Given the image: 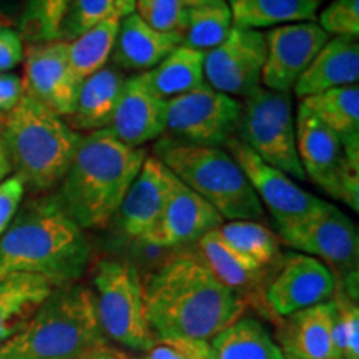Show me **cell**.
Masks as SVG:
<instances>
[{
    "label": "cell",
    "mask_w": 359,
    "mask_h": 359,
    "mask_svg": "<svg viewBox=\"0 0 359 359\" xmlns=\"http://www.w3.org/2000/svg\"><path fill=\"white\" fill-rule=\"evenodd\" d=\"M333 302L336 306L333 343L338 359H359V308L356 299L338 293L333 296Z\"/></svg>",
    "instance_id": "obj_34"
},
{
    "label": "cell",
    "mask_w": 359,
    "mask_h": 359,
    "mask_svg": "<svg viewBox=\"0 0 359 359\" xmlns=\"http://www.w3.org/2000/svg\"><path fill=\"white\" fill-rule=\"evenodd\" d=\"M336 293V276L318 258L293 253L285 259L268 285L264 299L281 318L326 303Z\"/></svg>",
    "instance_id": "obj_14"
},
{
    "label": "cell",
    "mask_w": 359,
    "mask_h": 359,
    "mask_svg": "<svg viewBox=\"0 0 359 359\" xmlns=\"http://www.w3.org/2000/svg\"><path fill=\"white\" fill-rule=\"evenodd\" d=\"M336 306L330 302L306 308L278 327V346L285 359H338L333 343Z\"/></svg>",
    "instance_id": "obj_20"
},
{
    "label": "cell",
    "mask_w": 359,
    "mask_h": 359,
    "mask_svg": "<svg viewBox=\"0 0 359 359\" xmlns=\"http://www.w3.org/2000/svg\"><path fill=\"white\" fill-rule=\"evenodd\" d=\"M226 2H228V4H230V2H231V0H226Z\"/></svg>",
    "instance_id": "obj_47"
},
{
    "label": "cell",
    "mask_w": 359,
    "mask_h": 359,
    "mask_svg": "<svg viewBox=\"0 0 359 359\" xmlns=\"http://www.w3.org/2000/svg\"><path fill=\"white\" fill-rule=\"evenodd\" d=\"M135 4L137 0H114V8H115V15L118 19H123V17L130 15V13L135 12Z\"/></svg>",
    "instance_id": "obj_44"
},
{
    "label": "cell",
    "mask_w": 359,
    "mask_h": 359,
    "mask_svg": "<svg viewBox=\"0 0 359 359\" xmlns=\"http://www.w3.org/2000/svg\"><path fill=\"white\" fill-rule=\"evenodd\" d=\"M241 105L243 111L238 138L268 165L288 177L306 180L296 147V125L290 93L258 88Z\"/></svg>",
    "instance_id": "obj_8"
},
{
    "label": "cell",
    "mask_w": 359,
    "mask_h": 359,
    "mask_svg": "<svg viewBox=\"0 0 359 359\" xmlns=\"http://www.w3.org/2000/svg\"><path fill=\"white\" fill-rule=\"evenodd\" d=\"M92 281L98 323L107 338L145 353L156 336L148 325L143 283L133 264L102 259L93 269Z\"/></svg>",
    "instance_id": "obj_7"
},
{
    "label": "cell",
    "mask_w": 359,
    "mask_h": 359,
    "mask_svg": "<svg viewBox=\"0 0 359 359\" xmlns=\"http://www.w3.org/2000/svg\"><path fill=\"white\" fill-rule=\"evenodd\" d=\"M187 8L195 7H205V6H217V4H223L226 0H180Z\"/></svg>",
    "instance_id": "obj_46"
},
{
    "label": "cell",
    "mask_w": 359,
    "mask_h": 359,
    "mask_svg": "<svg viewBox=\"0 0 359 359\" xmlns=\"http://www.w3.org/2000/svg\"><path fill=\"white\" fill-rule=\"evenodd\" d=\"M24 39L17 30L0 25V74L11 72L24 62Z\"/></svg>",
    "instance_id": "obj_39"
},
{
    "label": "cell",
    "mask_w": 359,
    "mask_h": 359,
    "mask_svg": "<svg viewBox=\"0 0 359 359\" xmlns=\"http://www.w3.org/2000/svg\"><path fill=\"white\" fill-rule=\"evenodd\" d=\"M264 40L266 58L262 83L273 92L288 93L330 40V35L316 22H296L273 27L264 34Z\"/></svg>",
    "instance_id": "obj_13"
},
{
    "label": "cell",
    "mask_w": 359,
    "mask_h": 359,
    "mask_svg": "<svg viewBox=\"0 0 359 359\" xmlns=\"http://www.w3.org/2000/svg\"><path fill=\"white\" fill-rule=\"evenodd\" d=\"M24 90L60 116L75 110L80 83L69 62V42L30 43L24 57Z\"/></svg>",
    "instance_id": "obj_15"
},
{
    "label": "cell",
    "mask_w": 359,
    "mask_h": 359,
    "mask_svg": "<svg viewBox=\"0 0 359 359\" xmlns=\"http://www.w3.org/2000/svg\"><path fill=\"white\" fill-rule=\"evenodd\" d=\"M142 359H193L191 339L156 338Z\"/></svg>",
    "instance_id": "obj_40"
},
{
    "label": "cell",
    "mask_w": 359,
    "mask_h": 359,
    "mask_svg": "<svg viewBox=\"0 0 359 359\" xmlns=\"http://www.w3.org/2000/svg\"><path fill=\"white\" fill-rule=\"evenodd\" d=\"M294 125L296 147L304 177L311 180L331 198L341 200L344 150L339 137L302 105L298 107Z\"/></svg>",
    "instance_id": "obj_17"
},
{
    "label": "cell",
    "mask_w": 359,
    "mask_h": 359,
    "mask_svg": "<svg viewBox=\"0 0 359 359\" xmlns=\"http://www.w3.org/2000/svg\"><path fill=\"white\" fill-rule=\"evenodd\" d=\"M290 248L318 258L346 276L358 275V230L346 213L327 203L302 222L278 230Z\"/></svg>",
    "instance_id": "obj_10"
},
{
    "label": "cell",
    "mask_w": 359,
    "mask_h": 359,
    "mask_svg": "<svg viewBox=\"0 0 359 359\" xmlns=\"http://www.w3.org/2000/svg\"><path fill=\"white\" fill-rule=\"evenodd\" d=\"M145 160L143 148L125 145L107 128L82 135L57 195L83 230L102 228L118 212Z\"/></svg>",
    "instance_id": "obj_3"
},
{
    "label": "cell",
    "mask_w": 359,
    "mask_h": 359,
    "mask_svg": "<svg viewBox=\"0 0 359 359\" xmlns=\"http://www.w3.org/2000/svg\"><path fill=\"white\" fill-rule=\"evenodd\" d=\"M109 346L83 283L57 286L32 320L0 346V359H83Z\"/></svg>",
    "instance_id": "obj_4"
},
{
    "label": "cell",
    "mask_w": 359,
    "mask_h": 359,
    "mask_svg": "<svg viewBox=\"0 0 359 359\" xmlns=\"http://www.w3.org/2000/svg\"><path fill=\"white\" fill-rule=\"evenodd\" d=\"M231 27L233 19L228 2L188 8L182 45L193 50L208 52L226 39Z\"/></svg>",
    "instance_id": "obj_32"
},
{
    "label": "cell",
    "mask_w": 359,
    "mask_h": 359,
    "mask_svg": "<svg viewBox=\"0 0 359 359\" xmlns=\"http://www.w3.org/2000/svg\"><path fill=\"white\" fill-rule=\"evenodd\" d=\"M182 43L183 37L151 29L133 12L120 19L111 55L120 69L143 74L158 65Z\"/></svg>",
    "instance_id": "obj_22"
},
{
    "label": "cell",
    "mask_w": 359,
    "mask_h": 359,
    "mask_svg": "<svg viewBox=\"0 0 359 359\" xmlns=\"http://www.w3.org/2000/svg\"><path fill=\"white\" fill-rule=\"evenodd\" d=\"M12 163L11 158H8L6 143H4V135H2V127H0V183L6 180L8 175H12Z\"/></svg>",
    "instance_id": "obj_42"
},
{
    "label": "cell",
    "mask_w": 359,
    "mask_h": 359,
    "mask_svg": "<svg viewBox=\"0 0 359 359\" xmlns=\"http://www.w3.org/2000/svg\"><path fill=\"white\" fill-rule=\"evenodd\" d=\"M170 175L172 172L156 156H147L116 212L128 238L142 241L158 222L168 196Z\"/></svg>",
    "instance_id": "obj_19"
},
{
    "label": "cell",
    "mask_w": 359,
    "mask_h": 359,
    "mask_svg": "<svg viewBox=\"0 0 359 359\" xmlns=\"http://www.w3.org/2000/svg\"><path fill=\"white\" fill-rule=\"evenodd\" d=\"M118 24V17H111L69 42L70 69L80 85L90 75L102 70L110 60Z\"/></svg>",
    "instance_id": "obj_30"
},
{
    "label": "cell",
    "mask_w": 359,
    "mask_h": 359,
    "mask_svg": "<svg viewBox=\"0 0 359 359\" xmlns=\"http://www.w3.org/2000/svg\"><path fill=\"white\" fill-rule=\"evenodd\" d=\"M135 13L158 32L185 34L188 8L180 0H137Z\"/></svg>",
    "instance_id": "obj_36"
},
{
    "label": "cell",
    "mask_w": 359,
    "mask_h": 359,
    "mask_svg": "<svg viewBox=\"0 0 359 359\" xmlns=\"http://www.w3.org/2000/svg\"><path fill=\"white\" fill-rule=\"evenodd\" d=\"M224 147L243 170L259 203L271 213L276 230L302 222L325 205V200L303 190L288 175L263 161L238 137H233Z\"/></svg>",
    "instance_id": "obj_11"
},
{
    "label": "cell",
    "mask_w": 359,
    "mask_h": 359,
    "mask_svg": "<svg viewBox=\"0 0 359 359\" xmlns=\"http://www.w3.org/2000/svg\"><path fill=\"white\" fill-rule=\"evenodd\" d=\"M2 135L12 172L34 191H48L60 185L82 140V135L60 115L27 92L6 115Z\"/></svg>",
    "instance_id": "obj_5"
},
{
    "label": "cell",
    "mask_w": 359,
    "mask_h": 359,
    "mask_svg": "<svg viewBox=\"0 0 359 359\" xmlns=\"http://www.w3.org/2000/svg\"><path fill=\"white\" fill-rule=\"evenodd\" d=\"M198 255L215 278L241 299L245 293L253 291L263 278L264 268L241 257L223 240L218 230L208 231L200 238Z\"/></svg>",
    "instance_id": "obj_25"
},
{
    "label": "cell",
    "mask_w": 359,
    "mask_h": 359,
    "mask_svg": "<svg viewBox=\"0 0 359 359\" xmlns=\"http://www.w3.org/2000/svg\"><path fill=\"white\" fill-rule=\"evenodd\" d=\"M215 359H285L276 341L255 318H238L210 341Z\"/></svg>",
    "instance_id": "obj_29"
},
{
    "label": "cell",
    "mask_w": 359,
    "mask_h": 359,
    "mask_svg": "<svg viewBox=\"0 0 359 359\" xmlns=\"http://www.w3.org/2000/svg\"><path fill=\"white\" fill-rule=\"evenodd\" d=\"M233 25L266 29L296 22H314L320 0H231Z\"/></svg>",
    "instance_id": "obj_28"
},
{
    "label": "cell",
    "mask_w": 359,
    "mask_h": 359,
    "mask_svg": "<svg viewBox=\"0 0 359 359\" xmlns=\"http://www.w3.org/2000/svg\"><path fill=\"white\" fill-rule=\"evenodd\" d=\"M125 80L127 79L111 67H103L85 79L79 88L74 114L70 115L74 127L87 130L88 133L109 128L122 95Z\"/></svg>",
    "instance_id": "obj_24"
},
{
    "label": "cell",
    "mask_w": 359,
    "mask_h": 359,
    "mask_svg": "<svg viewBox=\"0 0 359 359\" xmlns=\"http://www.w3.org/2000/svg\"><path fill=\"white\" fill-rule=\"evenodd\" d=\"M115 15L114 0H72L60 27V40L70 42Z\"/></svg>",
    "instance_id": "obj_35"
},
{
    "label": "cell",
    "mask_w": 359,
    "mask_h": 359,
    "mask_svg": "<svg viewBox=\"0 0 359 359\" xmlns=\"http://www.w3.org/2000/svg\"><path fill=\"white\" fill-rule=\"evenodd\" d=\"M53 288L50 281L37 275L0 276V346L24 330Z\"/></svg>",
    "instance_id": "obj_23"
},
{
    "label": "cell",
    "mask_w": 359,
    "mask_h": 359,
    "mask_svg": "<svg viewBox=\"0 0 359 359\" xmlns=\"http://www.w3.org/2000/svg\"><path fill=\"white\" fill-rule=\"evenodd\" d=\"M83 359H127V356H125L123 353L116 351V349H114V348H107L100 353L90 354V356L83 358Z\"/></svg>",
    "instance_id": "obj_45"
},
{
    "label": "cell",
    "mask_w": 359,
    "mask_h": 359,
    "mask_svg": "<svg viewBox=\"0 0 359 359\" xmlns=\"http://www.w3.org/2000/svg\"><path fill=\"white\" fill-rule=\"evenodd\" d=\"M358 37H333L323 45L313 62L293 87L294 95L306 98L331 88L358 85Z\"/></svg>",
    "instance_id": "obj_21"
},
{
    "label": "cell",
    "mask_w": 359,
    "mask_h": 359,
    "mask_svg": "<svg viewBox=\"0 0 359 359\" xmlns=\"http://www.w3.org/2000/svg\"><path fill=\"white\" fill-rule=\"evenodd\" d=\"M24 82L12 72L0 74V115H7L15 109L24 95Z\"/></svg>",
    "instance_id": "obj_41"
},
{
    "label": "cell",
    "mask_w": 359,
    "mask_h": 359,
    "mask_svg": "<svg viewBox=\"0 0 359 359\" xmlns=\"http://www.w3.org/2000/svg\"><path fill=\"white\" fill-rule=\"evenodd\" d=\"M318 25L334 37H358L359 0H333L320 13Z\"/></svg>",
    "instance_id": "obj_37"
},
{
    "label": "cell",
    "mask_w": 359,
    "mask_h": 359,
    "mask_svg": "<svg viewBox=\"0 0 359 359\" xmlns=\"http://www.w3.org/2000/svg\"><path fill=\"white\" fill-rule=\"evenodd\" d=\"M203 58L205 52L180 45L158 65L140 75L156 95L163 100H170L206 85Z\"/></svg>",
    "instance_id": "obj_26"
},
{
    "label": "cell",
    "mask_w": 359,
    "mask_h": 359,
    "mask_svg": "<svg viewBox=\"0 0 359 359\" xmlns=\"http://www.w3.org/2000/svg\"><path fill=\"white\" fill-rule=\"evenodd\" d=\"M302 107L339 137L343 147L359 145V87L331 88L306 97Z\"/></svg>",
    "instance_id": "obj_27"
},
{
    "label": "cell",
    "mask_w": 359,
    "mask_h": 359,
    "mask_svg": "<svg viewBox=\"0 0 359 359\" xmlns=\"http://www.w3.org/2000/svg\"><path fill=\"white\" fill-rule=\"evenodd\" d=\"M92 245L57 193L40 195L17 210L0 238V276L27 273L53 286L77 283L88 269Z\"/></svg>",
    "instance_id": "obj_2"
},
{
    "label": "cell",
    "mask_w": 359,
    "mask_h": 359,
    "mask_svg": "<svg viewBox=\"0 0 359 359\" xmlns=\"http://www.w3.org/2000/svg\"><path fill=\"white\" fill-rule=\"evenodd\" d=\"M191 354L193 359H215L208 341L191 339Z\"/></svg>",
    "instance_id": "obj_43"
},
{
    "label": "cell",
    "mask_w": 359,
    "mask_h": 359,
    "mask_svg": "<svg viewBox=\"0 0 359 359\" xmlns=\"http://www.w3.org/2000/svg\"><path fill=\"white\" fill-rule=\"evenodd\" d=\"M155 156L178 180L210 203L223 219L263 218L264 210L243 170L226 150L161 140Z\"/></svg>",
    "instance_id": "obj_6"
},
{
    "label": "cell",
    "mask_w": 359,
    "mask_h": 359,
    "mask_svg": "<svg viewBox=\"0 0 359 359\" xmlns=\"http://www.w3.org/2000/svg\"><path fill=\"white\" fill-rule=\"evenodd\" d=\"M243 105L208 85L167 100V130L177 142L222 147L235 137Z\"/></svg>",
    "instance_id": "obj_9"
},
{
    "label": "cell",
    "mask_w": 359,
    "mask_h": 359,
    "mask_svg": "<svg viewBox=\"0 0 359 359\" xmlns=\"http://www.w3.org/2000/svg\"><path fill=\"white\" fill-rule=\"evenodd\" d=\"M116 140L132 148H142L167 132V100L145 83L142 75L125 80L122 95L109 125Z\"/></svg>",
    "instance_id": "obj_18"
},
{
    "label": "cell",
    "mask_w": 359,
    "mask_h": 359,
    "mask_svg": "<svg viewBox=\"0 0 359 359\" xmlns=\"http://www.w3.org/2000/svg\"><path fill=\"white\" fill-rule=\"evenodd\" d=\"M266 40L262 30L233 25L218 47L205 52V82L230 97H250L262 85Z\"/></svg>",
    "instance_id": "obj_12"
},
{
    "label": "cell",
    "mask_w": 359,
    "mask_h": 359,
    "mask_svg": "<svg viewBox=\"0 0 359 359\" xmlns=\"http://www.w3.org/2000/svg\"><path fill=\"white\" fill-rule=\"evenodd\" d=\"M222 224L223 218L217 210L172 173L163 212L140 243L154 248H177L198 241Z\"/></svg>",
    "instance_id": "obj_16"
},
{
    "label": "cell",
    "mask_w": 359,
    "mask_h": 359,
    "mask_svg": "<svg viewBox=\"0 0 359 359\" xmlns=\"http://www.w3.org/2000/svg\"><path fill=\"white\" fill-rule=\"evenodd\" d=\"M217 230L241 257L263 268L271 264L280 255V238L258 222L236 219V222L223 223Z\"/></svg>",
    "instance_id": "obj_31"
},
{
    "label": "cell",
    "mask_w": 359,
    "mask_h": 359,
    "mask_svg": "<svg viewBox=\"0 0 359 359\" xmlns=\"http://www.w3.org/2000/svg\"><path fill=\"white\" fill-rule=\"evenodd\" d=\"M147 320L156 338L210 341L245 311L240 296L219 283L198 253H178L143 285Z\"/></svg>",
    "instance_id": "obj_1"
},
{
    "label": "cell",
    "mask_w": 359,
    "mask_h": 359,
    "mask_svg": "<svg viewBox=\"0 0 359 359\" xmlns=\"http://www.w3.org/2000/svg\"><path fill=\"white\" fill-rule=\"evenodd\" d=\"M25 182L17 173L8 177L0 183V238L11 226L17 210L20 208L25 195Z\"/></svg>",
    "instance_id": "obj_38"
},
{
    "label": "cell",
    "mask_w": 359,
    "mask_h": 359,
    "mask_svg": "<svg viewBox=\"0 0 359 359\" xmlns=\"http://www.w3.org/2000/svg\"><path fill=\"white\" fill-rule=\"evenodd\" d=\"M72 0H25L20 35L30 43L60 40V27Z\"/></svg>",
    "instance_id": "obj_33"
}]
</instances>
